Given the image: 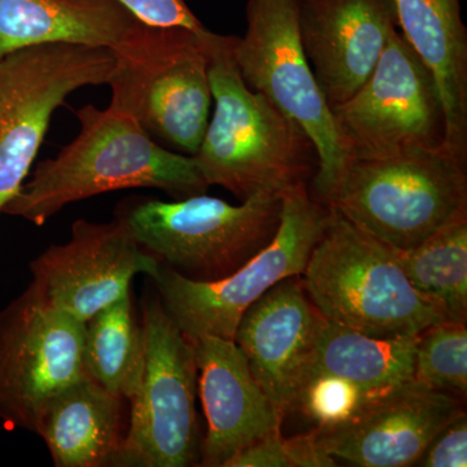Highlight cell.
Segmentation results:
<instances>
[{
  "instance_id": "6da1fadb",
  "label": "cell",
  "mask_w": 467,
  "mask_h": 467,
  "mask_svg": "<svg viewBox=\"0 0 467 467\" xmlns=\"http://www.w3.org/2000/svg\"><path fill=\"white\" fill-rule=\"evenodd\" d=\"M79 133L27 177L3 213L43 226L61 209L100 193L161 190L173 199L207 192L193 156L164 149L133 119L86 104Z\"/></svg>"
},
{
  "instance_id": "7a4b0ae2",
  "label": "cell",
  "mask_w": 467,
  "mask_h": 467,
  "mask_svg": "<svg viewBox=\"0 0 467 467\" xmlns=\"http://www.w3.org/2000/svg\"><path fill=\"white\" fill-rule=\"evenodd\" d=\"M202 38L214 110L193 159L209 186L223 187L243 202L308 183L318 164L308 135L243 81L235 36L205 29Z\"/></svg>"
},
{
  "instance_id": "3957f363",
  "label": "cell",
  "mask_w": 467,
  "mask_h": 467,
  "mask_svg": "<svg viewBox=\"0 0 467 467\" xmlns=\"http://www.w3.org/2000/svg\"><path fill=\"white\" fill-rule=\"evenodd\" d=\"M328 209L324 233L300 275L326 321L368 337H416L448 319L409 282L391 248Z\"/></svg>"
},
{
  "instance_id": "277c9868",
  "label": "cell",
  "mask_w": 467,
  "mask_h": 467,
  "mask_svg": "<svg viewBox=\"0 0 467 467\" xmlns=\"http://www.w3.org/2000/svg\"><path fill=\"white\" fill-rule=\"evenodd\" d=\"M395 250H411L467 216L466 156L451 147L347 162L326 202Z\"/></svg>"
},
{
  "instance_id": "5b68a950",
  "label": "cell",
  "mask_w": 467,
  "mask_h": 467,
  "mask_svg": "<svg viewBox=\"0 0 467 467\" xmlns=\"http://www.w3.org/2000/svg\"><path fill=\"white\" fill-rule=\"evenodd\" d=\"M138 20L112 48L109 109L161 142L193 156L209 121L212 92L202 32Z\"/></svg>"
},
{
  "instance_id": "8992f818",
  "label": "cell",
  "mask_w": 467,
  "mask_h": 467,
  "mask_svg": "<svg viewBox=\"0 0 467 467\" xmlns=\"http://www.w3.org/2000/svg\"><path fill=\"white\" fill-rule=\"evenodd\" d=\"M282 196L257 193L232 205L201 195L162 202L134 196L117 207L116 218L162 265L193 281L232 275L275 238Z\"/></svg>"
},
{
  "instance_id": "52a82bcc",
  "label": "cell",
  "mask_w": 467,
  "mask_h": 467,
  "mask_svg": "<svg viewBox=\"0 0 467 467\" xmlns=\"http://www.w3.org/2000/svg\"><path fill=\"white\" fill-rule=\"evenodd\" d=\"M330 209L316 201L306 184L282 195L281 223L275 238L225 278L193 281L160 264L152 276L162 308L190 339L234 340L245 310L276 284L303 275L321 238Z\"/></svg>"
},
{
  "instance_id": "ba28073f",
  "label": "cell",
  "mask_w": 467,
  "mask_h": 467,
  "mask_svg": "<svg viewBox=\"0 0 467 467\" xmlns=\"http://www.w3.org/2000/svg\"><path fill=\"white\" fill-rule=\"evenodd\" d=\"M243 81L265 95L306 131L317 152L315 199L326 205L347 165L333 112L316 81L303 43L295 0H248L247 30L234 41Z\"/></svg>"
},
{
  "instance_id": "9c48e42d",
  "label": "cell",
  "mask_w": 467,
  "mask_h": 467,
  "mask_svg": "<svg viewBox=\"0 0 467 467\" xmlns=\"http://www.w3.org/2000/svg\"><path fill=\"white\" fill-rule=\"evenodd\" d=\"M142 312L146 361L117 467L198 466L195 343L160 299H146Z\"/></svg>"
},
{
  "instance_id": "30bf717a",
  "label": "cell",
  "mask_w": 467,
  "mask_h": 467,
  "mask_svg": "<svg viewBox=\"0 0 467 467\" xmlns=\"http://www.w3.org/2000/svg\"><path fill=\"white\" fill-rule=\"evenodd\" d=\"M109 48L54 43L0 58V213L29 177L52 116L70 94L107 85Z\"/></svg>"
},
{
  "instance_id": "8fae6325",
  "label": "cell",
  "mask_w": 467,
  "mask_h": 467,
  "mask_svg": "<svg viewBox=\"0 0 467 467\" xmlns=\"http://www.w3.org/2000/svg\"><path fill=\"white\" fill-rule=\"evenodd\" d=\"M331 112L347 162L444 144V109L434 77L398 29L367 82Z\"/></svg>"
},
{
  "instance_id": "7c38bea8",
  "label": "cell",
  "mask_w": 467,
  "mask_h": 467,
  "mask_svg": "<svg viewBox=\"0 0 467 467\" xmlns=\"http://www.w3.org/2000/svg\"><path fill=\"white\" fill-rule=\"evenodd\" d=\"M85 377L84 324L30 284L0 310V422L34 432L45 405Z\"/></svg>"
},
{
  "instance_id": "4fadbf2b",
  "label": "cell",
  "mask_w": 467,
  "mask_h": 467,
  "mask_svg": "<svg viewBox=\"0 0 467 467\" xmlns=\"http://www.w3.org/2000/svg\"><path fill=\"white\" fill-rule=\"evenodd\" d=\"M32 284L55 308L85 324L130 292L138 275L152 278L160 263L138 244L122 221L73 223L70 239L30 263Z\"/></svg>"
},
{
  "instance_id": "5bb4252c",
  "label": "cell",
  "mask_w": 467,
  "mask_h": 467,
  "mask_svg": "<svg viewBox=\"0 0 467 467\" xmlns=\"http://www.w3.org/2000/svg\"><path fill=\"white\" fill-rule=\"evenodd\" d=\"M462 411L457 396L410 379L378 393L342 425L312 430L337 461L359 467L416 466L427 445Z\"/></svg>"
},
{
  "instance_id": "9a60e30c",
  "label": "cell",
  "mask_w": 467,
  "mask_h": 467,
  "mask_svg": "<svg viewBox=\"0 0 467 467\" xmlns=\"http://www.w3.org/2000/svg\"><path fill=\"white\" fill-rule=\"evenodd\" d=\"M301 43L328 106L367 82L393 30L392 0H295Z\"/></svg>"
},
{
  "instance_id": "2e32d148",
  "label": "cell",
  "mask_w": 467,
  "mask_h": 467,
  "mask_svg": "<svg viewBox=\"0 0 467 467\" xmlns=\"http://www.w3.org/2000/svg\"><path fill=\"white\" fill-rule=\"evenodd\" d=\"M322 321L301 276L295 275L252 304L236 327L234 342L247 358L254 379L285 417L312 367Z\"/></svg>"
},
{
  "instance_id": "e0dca14e",
  "label": "cell",
  "mask_w": 467,
  "mask_h": 467,
  "mask_svg": "<svg viewBox=\"0 0 467 467\" xmlns=\"http://www.w3.org/2000/svg\"><path fill=\"white\" fill-rule=\"evenodd\" d=\"M193 343L198 393L207 420L198 466L225 467L252 442L281 429L285 416L254 379L234 340L202 337Z\"/></svg>"
},
{
  "instance_id": "ac0fdd59",
  "label": "cell",
  "mask_w": 467,
  "mask_h": 467,
  "mask_svg": "<svg viewBox=\"0 0 467 467\" xmlns=\"http://www.w3.org/2000/svg\"><path fill=\"white\" fill-rule=\"evenodd\" d=\"M124 400L88 376L55 395L34 429L54 466H117L126 432Z\"/></svg>"
},
{
  "instance_id": "d6986e66",
  "label": "cell",
  "mask_w": 467,
  "mask_h": 467,
  "mask_svg": "<svg viewBox=\"0 0 467 467\" xmlns=\"http://www.w3.org/2000/svg\"><path fill=\"white\" fill-rule=\"evenodd\" d=\"M398 26L434 77L445 146L467 152V32L460 0H392Z\"/></svg>"
},
{
  "instance_id": "ffe728a7",
  "label": "cell",
  "mask_w": 467,
  "mask_h": 467,
  "mask_svg": "<svg viewBox=\"0 0 467 467\" xmlns=\"http://www.w3.org/2000/svg\"><path fill=\"white\" fill-rule=\"evenodd\" d=\"M137 21L115 0H0V58L54 43L112 50Z\"/></svg>"
},
{
  "instance_id": "44dd1931",
  "label": "cell",
  "mask_w": 467,
  "mask_h": 467,
  "mask_svg": "<svg viewBox=\"0 0 467 467\" xmlns=\"http://www.w3.org/2000/svg\"><path fill=\"white\" fill-rule=\"evenodd\" d=\"M416 337H376L322 321L310 368L368 389L413 379Z\"/></svg>"
},
{
  "instance_id": "7402d4cb",
  "label": "cell",
  "mask_w": 467,
  "mask_h": 467,
  "mask_svg": "<svg viewBox=\"0 0 467 467\" xmlns=\"http://www.w3.org/2000/svg\"><path fill=\"white\" fill-rule=\"evenodd\" d=\"M146 344L134 316L130 292L84 324L86 373L115 395L130 401L142 382Z\"/></svg>"
},
{
  "instance_id": "603a6c76",
  "label": "cell",
  "mask_w": 467,
  "mask_h": 467,
  "mask_svg": "<svg viewBox=\"0 0 467 467\" xmlns=\"http://www.w3.org/2000/svg\"><path fill=\"white\" fill-rule=\"evenodd\" d=\"M396 263L420 294L438 303L448 319L467 321V216L411 250L391 248Z\"/></svg>"
},
{
  "instance_id": "cb8c5ba5",
  "label": "cell",
  "mask_w": 467,
  "mask_h": 467,
  "mask_svg": "<svg viewBox=\"0 0 467 467\" xmlns=\"http://www.w3.org/2000/svg\"><path fill=\"white\" fill-rule=\"evenodd\" d=\"M413 379L457 398H466V324L445 319L420 334Z\"/></svg>"
},
{
  "instance_id": "d4e9b609",
  "label": "cell",
  "mask_w": 467,
  "mask_h": 467,
  "mask_svg": "<svg viewBox=\"0 0 467 467\" xmlns=\"http://www.w3.org/2000/svg\"><path fill=\"white\" fill-rule=\"evenodd\" d=\"M384 389H368L310 368L303 378L290 413H300L315 430L331 429L356 414Z\"/></svg>"
},
{
  "instance_id": "484cf974",
  "label": "cell",
  "mask_w": 467,
  "mask_h": 467,
  "mask_svg": "<svg viewBox=\"0 0 467 467\" xmlns=\"http://www.w3.org/2000/svg\"><path fill=\"white\" fill-rule=\"evenodd\" d=\"M315 431L285 438L281 429L263 436L227 461L225 467H334Z\"/></svg>"
},
{
  "instance_id": "4316f807",
  "label": "cell",
  "mask_w": 467,
  "mask_h": 467,
  "mask_svg": "<svg viewBox=\"0 0 467 467\" xmlns=\"http://www.w3.org/2000/svg\"><path fill=\"white\" fill-rule=\"evenodd\" d=\"M416 466L466 467L467 416L465 411L448 423L427 445Z\"/></svg>"
},
{
  "instance_id": "83f0119b",
  "label": "cell",
  "mask_w": 467,
  "mask_h": 467,
  "mask_svg": "<svg viewBox=\"0 0 467 467\" xmlns=\"http://www.w3.org/2000/svg\"><path fill=\"white\" fill-rule=\"evenodd\" d=\"M138 20L152 26H181L193 32L204 29L184 0H115Z\"/></svg>"
}]
</instances>
